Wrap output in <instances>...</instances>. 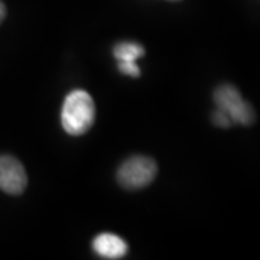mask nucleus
I'll return each instance as SVG.
<instances>
[{"label": "nucleus", "mask_w": 260, "mask_h": 260, "mask_svg": "<svg viewBox=\"0 0 260 260\" xmlns=\"http://www.w3.org/2000/svg\"><path fill=\"white\" fill-rule=\"evenodd\" d=\"M95 119V106L91 95L84 90L71 91L65 97L61 123L71 136H81L93 126Z\"/></svg>", "instance_id": "obj_1"}, {"label": "nucleus", "mask_w": 260, "mask_h": 260, "mask_svg": "<svg viewBox=\"0 0 260 260\" xmlns=\"http://www.w3.org/2000/svg\"><path fill=\"white\" fill-rule=\"evenodd\" d=\"M214 102L217 109L225 113L233 123L249 126L254 121V112L251 106L243 99L240 91L234 85H220L214 91Z\"/></svg>", "instance_id": "obj_2"}, {"label": "nucleus", "mask_w": 260, "mask_h": 260, "mask_svg": "<svg viewBox=\"0 0 260 260\" xmlns=\"http://www.w3.org/2000/svg\"><path fill=\"white\" fill-rule=\"evenodd\" d=\"M156 172L158 168L153 159L148 156H132L119 168L117 181L126 189H140L155 179Z\"/></svg>", "instance_id": "obj_3"}, {"label": "nucleus", "mask_w": 260, "mask_h": 260, "mask_svg": "<svg viewBox=\"0 0 260 260\" xmlns=\"http://www.w3.org/2000/svg\"><path fill=\"white\" fill-rule=\"evenodd\" d=\"M28 184L23 165L18 159L3 155L0 156V189L10 195L22 194Z\"/></svg>", "instance_id": "obj_4"}, {"label": "nucleus", "mask_w": 260, "mask_h": 260, "mask_svg": "<svg viewBox=\"0 0 260 260\" xmlns=\"http://www.w3.org/2000/svg\"><path fill=\"white\" fill-rule=\"evenodd\" d=\"M93 249L104 259H120L127 253V244L116 234L103 233L94 239Z\"/></svg>", "instance_id": "obj_5"}, {"label": "nucleus", "mask_w": 260, "mask_h": 260, "mask_svg": "<svg viewBox=\"0 0 260 260\" xmlns=\"http://www.w3.org/2000/svg\"><path fill=\"white\" fill-rule=\"evenodd\" d=\"M113 54L119 62H136L140 56H143L145 49L136 42H120L114 47Z\"/></svg>", "instance_id": "obj_6"}, {"label": "nucleus", "mask_w": 260, "mask_h": 260, "mask_svg": "<svg viewBox=\"0 0 260 260\" xmlns=\"http://www.w3.org/2000/svg\"><path fill=\"white\" fill-rule=\"evenodd\" d=\"M213 121L217 127H223V129H227V127H230L233 124L232 119H230L225 113L221 112L220 109H217V110L213 113Z\"/></svg>", "instance_id": "obj_7"}, {"label": "nucleus", "mask_w": 260, "mask_h": 260, "mask_svg": "<svg viewBox=\"0 0 260 260\" xmlns=\"http://www.w3.org/2000/svg\"><path fill=\"white\" fill-rule=\"evenodd\" d=\"M119 70L123 74L129 77H139L140 70L136 62H119Z\"/></svg>", "instance_id": "obj_8"}, {"label": "nucleus", "mask_w": 260, "mask_h": 260, "mask_svg": "<svg viewBox=\"0 0 260 260\" xmlns=\"http://www.w3.org/2000/svg\"><path fill=\"white\" fill-rule=\"evenodd\" d=\"M5 16H6V8H5V5L0 2V23L3 22Z\"/></svg>", "instance_id": "obj_9"}]
</instances>
